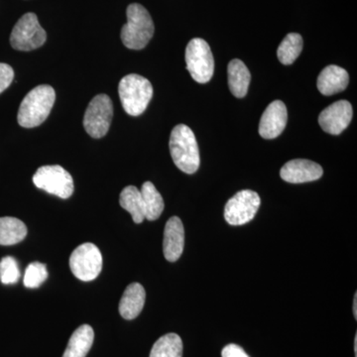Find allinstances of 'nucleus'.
<instances>
[{
    "instance_id": "14",
    "label": "nucleus",
    "mask_w": 357,
    "mask_h": 357,
    "mask_svg": "<svg viewBox=\"0 0 357 357\" xmlns=\"http://www.w3.org/2000/svg\"><path fill=\"white\" fill-rule=\"evenodd\" d=\"M185 246V229L182 220L171 218L164 230L163 252L169 262H176L183 255Z\"/></svg>"
},
{
    "instance_id": "19",
    "label": "nucleus",
    "mask_w": 357,
    "mask_h": 357,
    "mask_svg": "<svg viewBox=\"0 0 357 357\" xmlns=\"http://www.w3.org/2000/svg\"><path fill=\"white\" fill-rule=\"evenodd\" d=\"M27 236L24 222L16 218H0V245H14Z\"/></svg>"
},
{
    "instance_id": "26",
    "label": "nucleus",
    "mask_w": 357,
    "mask_h": 357,
    "mask_svg": "<svg viewBox=\"0 0 357 357\" xmlns=\"http://www.w3.org/2000/svg\"><path fill=\"white\" fill-rule=\"evenodd\" d=\"M14 79V70L10 66L0 63V93L6 91Z\"/></svg>"
},
{
    "instance_id": "22",
    "label": "nucleus",
    "mask_w": 357,
    "mask_h": 357,
    "mask_svg": "<svg viewBox=\"0 0 357 357\" xmlns=\"http://www.w3.org/2000/svg\"><path fill=\"white\" fill-rule=\"evenodd\" d=\"M182 338L176 333H167L155 342L150 357H182Z\"/></svg>"
},
{
    "instance_id": "12",
    "label": "nucleus",
    "mask_w": 357,
    "mask_h": 357,
    "mask_svg": "<svg viewBox=\"0 0 357 357\" xmlns=\"http://www.w3.org/2000/svg\"><path fill=\"white\" fill-rule=\"evenodd\" d=\"M288 112L285 103L274 100L263 112L259 123V134L265 139L278 137L287 126Z\"/></svg>"
},
{
    "instance_id": "1",
    "label": "nucleus",
    "mask_w": 357,
    "mask_h": 357,
    "mask_svg": "<svg viewBox=\"0 0 357 357\" xmlns=\"http://www.w3.org/2000/svg\"><path fill=\"white\" fill-rule=\"evenodd\" d=\"M55 89L41 84L26 95L18 110L17 121L24 128H37L46 121L55 103Z\"/></svg>"
},
{
    "instance_id": "23",
    "label": "nucleus",
    "mask_w": 357,
    "mask_h": 357,
    "mask_svg": "<svg viewBox=\"0 0 357 357\" xmlns=\"http://www.w3.org/2000/svg\"><path fill=\"white\" fill-rule=\"evenodd\" d=\"M303 50V38L298 33H290L284 38L277 50L279 61L283 65H292Z\"/></svg>"
},
{
    "instance_id": "7",
    "label": "nucleus",
    "mask_w": 357,
    "mask_h": 357,
    "mask_svg": "<svg viewBox=\"0 0 357 357\" xmlns=\"http://www.w3.org/2000/svg\"><path fill=\"white\" fill-rule=\"evenodd\" d=\"M47 34L39 24L36 14L26 13L14 26L10 43L15 50L32 51L43 46Z\"/></svg>"
},
{
    "instance_id": "18",
    "label": "nucleus",
    "mask_w": 357,
    "mask_h": 357,
    "mask_svg": "<svg viewBox=\"0 0 357 357\" xmlns=\"http://www.w3.org/2000/svg\"><path fill=\"white\" fill-rule=\"evenodd\" d=\"M95 333L89 325L79 326L69 340L63 357H86L93 347Z\"/></svg>"
},
{
    "instance_id": "2",
    "label": "nucleus",
    "mask_w": 357,
    "mask_h": 357,
    "mask_svg": "<svg viewBox=\"0 0 357 357\" xmlns=\"http://www.w3.org/2000/svg\"><path fill=\"white\" fill-rule=\"evenodd\" d=\"M170 153L177 168L185 174L198 171L201 158L196 136L189 126L178 124L171 132Z\"/></svg>"
},
{
    "instance_id": "15",
    "label": "nucleus",
    "mask_w": 357,
    "mask_h": 357,
    "mask_svg": "<svg viewBox=\"0 0 357 357\" xmlns=\"http://www.w3.org/2000/svg\"><path fill=\"white\" fill-rule=\"evenodd\" d=\"M349 77L347 70L338 66L331 65L321 70L318 77V89L324 96H333L347 89Z\"/></svg>"
},
{
    "instance_id": "10",
    "label": "nucleus",
    "mask_w": 357,
    "mask_h": 357,
    "mask_svg": "<svg viewBox=\"0 0 357 357\" xmlns=\"http://www.w3.org/2000/svg\"><path fill=\"white\" fill-rule=\"evenodd\" d=\"M259 206V195L250 190H243L225 204V220L230 225H245L255 218Z\"/></svg>"
},
{
    "instance_id": "25",
    "label": "nucleus",
    "mask_w": 357,
    "mask_h": 357,
    "mask_svg": "<svg viewBox=\"0 0 357 357\" xmlns=\"http://www.w3.org/2000/svg\"><path fill=\"white\" fill-rule=\"evenodd\" d=\"M20 278V270L17 261L11 256L0 260V281L6 285L17 283Z\"/></svg>"
},
{
    "instance_id": "6",
    "label": "nucleus",
    "mask_w": 357,
    "mask_h": 357,
    "mask_svg": "<svg viewBox=\"0 0 357 357\" xmlns=\"http://www.w3.org/2000/svg\"><path fill=\"white\" fill-rule=\"evenodd\" d=\"M33 183L38 189L61 199H69L75 189L70 174L59 165L40 167L33 176Z\"/></svg>"
},
{
    "instance_id": "21",
    "label": "nucleus",
    "mask_w": 357,
    "mask_h": 357,
    "mask_svg": "<svg viewBox=\"0 0 357 357\" xmlns=\"http://www.w3.org/2000/svg\"><path fill=\"white\" fill-rule=\"evenodd\" d=\"M119 204L122 208L130 213L134 222L141 223L145 220L142 197L137 188L134 185L124 188L119 198Z\"/></svg>"
},
{
    "instance_id": "11",
    "label": "nucleus",
    "mask_w": 357,
    "mask_h": 357,
    "mask_svg": "<svg viewBox=\"0 0 357 357\" xmlns=\"http://www.w3.org/2000/svg\"><path fill=\"white\" fill-rule=\"evenodd\" d=\"M352 114L351 103L347 100H338L321 112L319 123L325 132L338 135L351 123Z\"/></svg>"
},
{
    "instance_id": "16",
    "label": "nucleus",
    "mask_w": 357,
    "mask_h": 357,
    "mask_svg": "<svg viewBox=\"0 0 357 357\" xmlns=\"http://www.w3.org/2000/svg\"><path fill=\"white\" fill-rule=\"evenodd\" d=\"M146 300V293L139 283L128 286L119 303V314L126 319H134L139 316Z\"/></svg>"
},
{
    "instance_id": "13",
    "label": "nucleus",
    "mask_w": 357,
    "mask_h": 357,
    "mask_svg": "<svg viewBox=\"0 0 357 357\" xmlns=\"http://www.w3.org/2000/svg\"><path fill=\"white\" fill-rule=\"evenodd\" d=\"M324 170L316 162L306 159L291 160L282 167L281 178L291 184H302L319 180Z\"/></svg>"
},
{
    "instance_id": "28",
    "label": "nucleus",
    "mask_w": 357,
    "mask_h": 357,
    "mask_svg": "<svg viewBox=\"0 0 357 357\" xmlns=\"http://www.w3.org/2000/svg\"><path fill=\"white\" fill-rule=\"evenodd\" d=\"M354 318L357 319V293H356V295H354Z\"/></svg>"
},
{
    "instance_id": "20",
    "label": "nucleus",
    "mask_w": 357,
    "mask_h": 357,
    "mask_svg": "<svg viewBox=\"0 0 357 357\" xmlns=\"http://www.w3.org/2000/svg\"><path fill=\"white\" fill-rule=\"evenodd\" d=\"M140 192L144 206L145 218L148 220H156L164 211V201L161 194L151 182H145Z\"/></svg>"
},
{
    "instance_id": "29",
    "label": "nucleus",
    "mask_w": 357,
    "mask_h": 357,
    "mask_svg": "<svg viewBox=\"0 0 357 357\" xmlns=\"http://www.w3.org/2000/svg\"><path fill=\"white\" fill-rule=\"evenodd\" d=\"M354 354H356V357H357V335L356 338H354Z\"/></svg>"
},
{
    "instance_id": "24",
    "label": "nucleus",
    "mask_w": 357,
    "mask_h": 357,
    "mask_svg": "<svg viewBox=\"0 0 357 357\" xmlns=\"http://www.w3.org/2000/svg\"><path fill=\"white\" fill-rule=\"evenodd\" d=\"M48 278L46 265L40 262H32L26 268L24 275L25 287L38 288Z\"/></svg>"
},
{
    "instance_id": "27",
    "label": "nucleus",
    "mask_w": 357,
    "mask_h": 357,
    "mask_svg": "<svg viewBox=\"0 0 357 357\" xmlns=\"http://www.w3.org/2000/svg\"><path fill=\"white\" fill-rule=\"evenodd\" d=\"M222 357H249L239 345L231 344L227 345L222 352Z\"/></svg>"
},
{
    "instance_id": "4",
    "label": "nucleus",
    "mask_w": 357,
    "mask_h": 357,
    "mask_svg": "<svg viewBox=\"0 0 357 357\" xmlns=\"http://www.w3.org/2000/svg\"><path fill=\"white\" fill-rule=\"evenodd\" d=\"M119 93L126 114L138 116L147 109L153 96V86L145 77L131 74L121 79Z\"/></svg>"
},
{
    "instance_id": "17",
    "label": "nucleus",
    "mask_w": 357,
    "mask_h": 357,
    "mask_svg": "<svg viewBox=\"0 0 357 357\" xmlns=\"http://www.w3.org/2000/svg\"><path fill=\"white\" fill-rule=\"evenodd\" d=\"M227 76H229V86L232 95L238 98H244L248 91L251 75L243 61L237 59L230 61L227 68Z\"/></svg>"
},
{
    "instance_id": "9",
    "label": "nucleus",
    "mask_w": 357,
    "mask_h": 357,
    "mask_svg": "<svg viewBox=\"0 0 357 357\" xmlns=\"http://www.w3.org/2000/svg\"><path fill=\"white\" fill-rule=\"evenodd\" d=\"M114 107L109 96L98 95L89 102L84 116V126L93 138H102L109 132Z\"/></svg>"
},
{
    "instance_id": "8",
    "label": "nucleus",
    "mask_w": 357,
    "mask_h": 357,
    "mask_svg": "<svg viewBox=\"0 0 357 357\" xmlns=\"http://www.w3.org/2000/svg\"><path fill=\"white\" fill-rule=\"evenodd\" d=\"M70 268L77 279L84 282L95 280L102 269V255L93 243L77 246L70 257Z\"/></svg>"
},
{
    "instance_id": "3",
    "label": "nucleus",
    "mask_w": 357,
    "mask_h": 357,
    "mask_svg": "<svg viewBox=\"0 0 357 357\" xmlns=\"http://www.w3.org/2000/svg\"><path fill=\"white\" fill-rule=\"evenodd\" d=\"M128 23L121 29L122 43L131 50L145 48L154 34V23L145 7L133 3L126 11Z\"/></svg>"
},
{
    "instance_id": "5",
    "label": "nucleus",
    "mask_w": 357,
    "mask_h": 357,
    "mask_svg": "<svg viewBox=\"0 0 357 357\" xmlns=\"http://www.w3.org/2000/svg\"><path fill=\"white\" fill-rule=\"evenodd\" d=\"M185 63L194 81L206 84L211 81L215 70V61L211 47L204 40L194 38L185 48Z\"/></svg>"
}]
</instances>
